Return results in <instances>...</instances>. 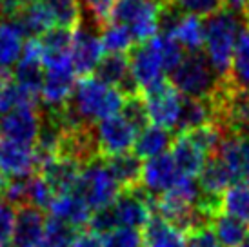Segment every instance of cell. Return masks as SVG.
<instances>
[{"label": "cell", "mask_w": 249, "mask_h": 247, "mask_svg": "<svg viewBox=\"0 0 249 247\" xmlns=\"http://www.w3.org/2000/svg\"><path fill=\"white\" fill-rule=\"evenodd\" d=\"M182 178L184 176L180 175L169 153L145 160V164L142 165V187L153 196H160L173 189Z\"/></svg>", "instance_id": "14"}, {"label": "cell", "mask_w": 249, "mask_h": 247, "mask_svg": "<svg viewBox=\"0 0 249 247\" xmlns=\"http://www.w3.org/2000/svg\"><path fill=\"white\" fill-rule=\"evenodd\" d=\"M15 214H17L15 207L0 198V246H6L13 236Z\"/></svg>", "instance_id": "37"}, {"label": "cell", "mask_w": 249, "mask_h": 247, "mask_svg": "<svg viewBox=\"0 0 249 247\" xmlns=\"http://www.w3.org/2000/svg\"><path fill=\"white\" fill-rule=\"evenodd\" d=\"M0 171L4 176L18 178L31 176L36 171L35 147L24 144H17L11 140H0Z\"/></svg>", "instance_id": "15"}, {"label": "cell", "mask_w": 249, "mask_h": 247, "mask_svg": "<svg viewBox=\"0 0 249 247\" xmlns=\"http://www.w3.org/2000/svg\"><path fill=\"white\" fill-rule=\"evenodd\" d=\"M75 69H53L44 71V80L40 86L42 104L49 109V113L62 111L70 104L73 91L76 88Z\"/></svg>", "instance_id": "13"}, {"label": "cell", "mask_w": 249, "mask_h": 247, "mask_svg": "<svg viewBox=\"0 0 249 247\" xmlns=\"http://www.w3.org/2000/svg\"><path fill=\"white\" fill-rule=\"evenodd\" d=\"M95 73L102 82L131 96L133 82L131 73H129V58L125 55H106Z\"/></svg>", "instance_id": "23"}, {"label": "cell", "mask_w": 249, "mask_h": 247, "mask_svg": "<svg viewBox=\"0 0 249 247\" xmlns=\"http://www.w3.org/2000/svg\"><path fill=\"white\" fill-rule=\"evenodd\" d=\"M244 29H246L244 17L233 9H222L216 15L209 17L206 22L204 56L220 80L229 78L233 56Z\"/></svg>", "instance_id": "3"}, {"label": "cell", "mask_w": 249, "mask_h": 247, "mask_svg": "<svg viewBox=\"0 0 249 247\" xmlns=\"http://www.w3.org/2000/svg\"><path fill=\"white\" fill-rule=\"evenodd\" d=\"M48 7L55 29L73 31L82 24V4L80 0H42Z\"/></svg>", "instance_id": "29"}, {"label": "cell", "mask_w": 249, "mask_h": 247, "mask_svg": "<svg viewBox=\"0 0 249 247\" xmlns=\"http://www.w3.org/2000/svg\"><path fill=\"white\" fill-rule=\"evenodd\" d=\"M73 191L78 196H82L84 202L91 207V211H100L115 204V200L120 194V187L111 176L104 158H97L82 167Z\"/></svg>", "instance_id": "6"}, {"label": "cell", "mask_w": 249, "mask_h": 247, "mask_svg": "<svg viewBox=\"0 0 249 247\" xmlns=\"http://www.w3.org/2000/svg\"><path fill=\"white\" fill-rule=\"evenodd\" d=\"M173 140L175 138L171 135V131L157 127V125H145L137 137L135 155L139 158H145V160L166 155L171 149Z\"/></svg>", "instance_id": "25"}, {"label": "cell", "mask_w": 249, "mask_h": 247, "mask_svg": "<svg viewBox=\"0 0 249 247\" xmlns=\"http://www.w3.org/2000/svg\"><path fill=\"white\" fill-rule=\"evenodd\" d=\"M120 191H131L142 185V162L135 153H124L104 160Z\"/></svg>", "instance_id": "21"}, {"label": "cell", "mask_w": 249, "mask_h": 247, "mask_svg": "<svg viewBox=\"0 0 249 247\" xmlns=\"http://www.w3.org/2000/svg\"><path fill=\"white\" fill-rule=\"evenodd\" d=\"M140 129L120 111L118 115L98 122L93 129V138L100 158H111L129 153L135 147Z\"/></svg>", "instance_id": "7"}, {"label": "cell", "mask_w": 249, "mask_h": 247, "mask_svg": "<svg viewBox=\"0 0 249 247\" xmlns=\"http://www.w3.org/2000/svg\"><path fill=\"white\" fill-rule=\"evenodd\" d=\"M142 106L145 117L151 125L162 129H177L180 122V113L184 106V96L175 89L171 84H160L153 89L142 93Z\"/></svg>", "instance_id": "8"}, {"label": "cell", "mask_w": 249, "mask_h": 247, "mask_svg": "<svg viewBox=\"0 0 249 247\" xmlns=\"http://www.w3.org/2000/svg\"><path fill=\"white\" fill-rule=\"evenodd\" d=\"M4 184H6V176H4L2 171H0V193H2V189H4Z\"/></svg>", "instance_id": "45"}, {"label": "cell", "mask_w": 249, "mask_h": 247, "mask_svg": "<svg viewBox=\"0 0 249 247\" xmlns=\"http://www.w3.org/2000/svg\"><path fill=\"white\" fill-rule=\"evenodd\" d=\"M171 86L182 96L187 98H213L220 89L222 80L206 60V56L198 53L184 55L180 64L171 71Z\"/></svg>", "instance_id": "5"}, {"label": "cell", "mask_w": 249, "mask_h": 247, "mask_svg": "<svg viewBox=\"0 0 249 247\" xmlns=\"http://www.w3.org/2000/svg\"><path fill=\"white\" fill-rule=\"evenodd\" d=\"M211 231L220 247H240L248 236V227L226 213H218L211 220Z\"/></svg>", "instance_id": "28"}, {"label": "cell", "mask_w": 249, "mask_h": 247, "mask_svg": "<svg viewBox=\"0 0 249 247\" xmlns=\"http://www.w3.org/2000/svg\"><path fill=\"white\" fill-rule=\"evenodd\" d=\"M167 0H117L106 22H117L129 29L135 42H147L159 35Z\"/></svg>", "instance_id": "4"}, {"label": "cell", "mask_w": 249, "mask_h": 247, "mask_svg": "<svg viewBox=\"0 0 249 247\" xmlns=\"http://www.w3.org/2000/svg\"><path fill=\"white\" fill-rule=\"evenodd\" d=\"M187 236V247H220L218 240L214 238L211 227H202L193 233L186 234Z\"/></svg>", "instance_id": "38"}, {"label": "cell", "mask_w": 249, "mask_h": 247, "mask_svg": "<svg viewBox=\"0 0 249 247\" xmlns=\"http://www.w3.org/2000/svg\"><path fill=\"white\" fill-rule=\"evenodd\" d=\"M222 213L229 214L249 227V180L229 185L220 198Z\"/></svg>", "instance_id": "27"}, {"label": "cell", "mask_w": 249, "mask_h": 247, "mask_svg": "<svg viewBox=\"0 0 249 247\" xmlns=\"http://www.w3.org/2000/svg\"><path fill=\"white\" fill-rule=\"evenodd\" d=\"M162 33L169 35L182 49L198 53L204 49L206 22L195 15L182 13L173 4H166L162 13Z\"/></svg>", "instance_id": "9"}, {"label": "cell", "mask_w": 249, "mask_h": 247, "mask_svg": "<svg viewBox=\"0 0 249 247\" xmlns=\"http://www.w3.org/2000/svg\"><path fill=\"white\" fill-rule=\"evenodd\" d=\"M15 227H13V242L15 247H31L42 240L44 229H46V216L44 211L33 206H22L15 209Z\"/></svg>", "instance_id": "17"}, {"label": "cell", "mask_w": 249, "mask_h": 247, "mask_svg": "<svg viewBox=\"0 0 249 247\" xmlns=\"http://www.w3.org/2000/svg\"><path fill=\"white\" fill-rule=\"evenodd\" d=\"M102 246L104 247H144L142 234L137 229H127V227H118L102 236Z\"/></svg>", "instance_id": "36"}, {"label": "cell", "mask_w": 249, "mask_h": 247, "mask_svg": "<svg viewBox=\"0 0 249 247\" xmlns=\"http://www.w3.org/2000/svg\"><path fill=\"white\" fill-rule=\"evenodd\" d=\"M226 4L229 6V9H233V11H248L249 9V0H226Z\"/></svg>", "instance_id": "42"}, {"label": "cell", "mask_w": 249, "mask_h": 247, "mask_svg": "<svg viewBox=\"0 0 249 247\" xmlns=\"http://www.w3.org/2000/svg\"><path fill=\"white\" fill-rule=\"evenodd\" d=\"M26 33L15 18H0V69L9 71L22 56Z\"/></svg>", "instance_id": "20"}, {"label": "cell", "mask_w": 249, "mask_h": 247, "mask_svg": "<svg viewBox=\"0 0 249 247\" xmlns=\"http://www.w3.org/2000/svg\"><path fill=\"white\" fill-rule=\"evenodd\" d=\"M106 51L100 40V33L91 26L80 24L73 29L71 36V64L76 75L91 76L100 62L104 60Z\"/></svg>", "instance_id": "10"}, {"label": "cell", "mask_w": 249, "mask_h": 247, "mask_svg": "<svg viewBox=\"0 0 249 247\" xmlns=\"http://www.w3.org/2000/svg\"><path fill=\"white\" fill-rule=\"evenodd\" d=\"M71 247H104V246H102V238L97 233L86 229V231H80V233L76 234V238L73 240Z\"/></svg>", "instance_id": "40"}, {"label": "cell", "mask_w": 249, "mask_h": 247, "mask_svg": "<svg viewBox=\"0 0 249 247\" xmlns=\"http://www.w3.org/2000/svg\"><path fill=\"white\" fill-rule=\"evenodd\" d=\"M76 234L78 233H76L75 227L68 226V224L51 216V218L46 220V229H44L42 238L53 247H71Z\"/></svg>", "instance_id": "33"}, {"label": "cell", "mask_w": 249, "mask_h": 247, "mask_svg": "<svg viewBox=\"0 0 249 247\" xmlns=\"http://www.w3.org/2000/svg\"><path fill=\"white\" fill-rule=\"evenodd\" d=\"M144 247H187V236L167 224L159 214H153L142 233Z\"/></svg>", "instance_id": "22"}, {"label": "cell", "mask_w": 249, "mask_h": 247, "mask_svg": "<svg viewBox=\"0 0 249 247\" xmlns=\"http://www.w3.org/2000/svg\"><path fill=\"white\" fill-rule=\"evenodd\" d=\"M38 171H40L42 178L46 180V184L51 187V191L55 193V196H58V194H66L75 189L80 171H82V165L71 158L58 155L46 162Z\"/></svg>", "instance_id": "16"}, {"label": "cell", "mask_w": 249, "mask_h": 247, "mask_svg": "<svg viewBox=\"0 0 249 247\" xmlns=\"http://www.w3.org/2000/svg\"><path fill=\"white\" fill-rule=\"evenodd\" d=\"M127 95L111 88L97 76H84L76 84L70 104L64 107L66 118L76 127L97 125L106 118L118 115L124 107Z\"/></svg>", "instance_id": "1"}, {"label": "cell", "mask_w": 249, "mask_h": 247, "mask_svg": "<svg viewBox=\"0 0 249 247\" xmlns=\"http://www.w3.org/2000/svg\"><path fill=\"white\" fill-rule=\"evenodd\" d=\"M0 247H11V246H9V244H6V246H0Z\"/></svg>", "instance_id": "47"}, {"label": "cell", "mask_w": 249, "mask_h": 247, "mask_svg": "<svg viewBox=\"0 0 249 247\" xmlns=\"http://www.w3.org/2000/svg\"><path fill=\"white\" fill-rule=\"evenodd\" d=\"M55 198V193L46 184V180L40 175H33L29 180V194H28V206H33L36 209H49L51 202Z\"/></svg>", "instance_id": "35"}, {"label": "cell", "mask_w": 249, "mask_h": 247, "mask_svg": "<svg viewBox=\"0 0 249 247\" xmlns=\"http://www.w3.org/2000/svg\"><path fill=\"white\" fill-rule=\"evenodd\" d=\"M100 40L107 55H125L135 44L129 29L117 22H106L104 28L100 29Z\"/></svg>", "instance_id": "31"}, {"label": "cell", "mask_w": 249, "mask_h": 247, "mask_svg": "<svg viewBox=\"0 0 249 247\" xmlns=\"http://www.w3.org/2000/svg\"><path fill=\"white\" fill-rule=\"evenodd\" d=\"M184 58V49L166 33H159L151 40L133 49L129 56V73L135 89L142 93L166 82V73H171Z\"/></svg>", "instance_id": "2"}, {"label": "cell", "mask_w": 249, "mask_h": 247, "mask_svg": "<svg viewBox=\"0 0 249 247\" xmlns=\"http://www.w3.org/2000/svg\"><path fill=\"white\" fill-rule=\"evenodd\" d=\"M244 24H246V31L249 33V9L244 13Z\"/></svg>", "instance_id": "44"}, {"label": "cell", "mask_w": 249, "mask_h": 247, "mask_svg": "<svg viewBox=\"0 0 249 247\" xmlns=\"http://www.w3.org/2000/svg\"><path fill=\"white\" fill-rule=\"evenodd\" d=\"M42 122L44 120L36 113L35 106H22V107H15L2 115L0 133L4 135L6 140L33 147L40 135Z\"/></svg>", "instance_id": "12"}, {"label": "cell", "mask_w": 249, "mask_h": 247, "mask_svg": "<svg viewBox=\"0 0 249 247\" xmlns=\"http://www.w3.org/2000/svg\"><path fill=\"white\" fill-rule=\"evenodd\" d=\"M171 4L182 13L195 15L198 18H204V17L209 18L224 9L226 0H171Z\"/></svg>", "instance_id": "34"}, {"label": "cell", "mask_w": 249, "mask_h": 247, "mask_svg": "<svg viewBox=\"0 0 249 247\" xmlns=\"http://www.w3.org/2000/svg\"><path fill=\"white\" fill-rule=\"evenodd\" d=\"M240 247H249V234L246 236V240H244V244Z\"/></svg>", "instance_id": "46"}, {"label": "cell", "mask_w": 249, "mask_h": 247, "mask_svg": "<svg viewBox=\"0 0 249 247\" xmlns=\"http://www.w3.org/2000/svg\"><path fill=\"white\" fill-rule=\"evenodd\" d=\"M31 247H53V246H51V244H48V242H46L44 238H42L40 242H36L35 246H31Z\"/></svg>", "instance_id": "43"}, {"label": "cell", "mask_w": 249, "mask_h": 247, "mask_svg": "<svg viewBox=\"0 0 249 247\" xmlns=\"http://www.w3.org/2000/svg\"><path fill=\"white\" fill-rule=\"evenodd\" d=\"M229 185H233V182H231L229 175L226 173V169L220 165V162L214 157L208 158L204 169L198 175V187H200L202 194L220 198Z\"/></svg>", "instance_id": "30"}, {"label": "cell", "mask_w": 249, "mask_h": 247, "mask_svg": "<svg viewBox=\"0 0 249 247\" xmlns=\"http://www.w3.org/2000/svg\"><path fill=\"white\" fill-rule=\"evenodd\" d=\"M216 124V106L213 98L198 100V98H184L182 113H180V122L177 129L180 133H187L196 127Z\"/></svg>", "instance_id": "24"}, {"label": "cell", "mask_w": 249, "mask_h": 247, "mask_svg": "<svg viewBox=\"0 0 249 247\" xmlns=\"http://www.w3.org/2000/svg\"><path fill=\"white\" fill-rule=\"evenodd\" d=\"M49 211L53 214V218L60 220V222L75 227V229L76 227L89 226L91 214H93L91 207L75 191L55 196L51 206H49Z\"/></svg>", "instance_id": "19"}, {"label": "cell", "mask_w": 249, "mask_h": 247, "mask_svg": "<svg viewBox=\"0 0 249 247\" xmlns=\"http://www.w3.org/2000/svg\"><path fill=\"white\" fill-rule=\"evenodd\" d=\"M13 18L22 28V31L29 35V36H42L48 31H51V29H55L53 20H51V15H49L48 7H46V4L42 0L22 7Z\"/></svg>", "instance_id": "26"}, {"label": "cell", "mask_w": 249, "mask_h": 247, "mask_svg": "<svg viewBox=\"0 0 249 247\" xmlns=\"http://www.w3.org/2000/svg\"><path fill=\"white\" fill-rule=\"evenodd\" d=\"M248 100H249V91H248Z\"/></svg>", "instance_id": "48"}, {"label": "cell", "mask_w": 249, "mask_h": 247, "mask_svg": "<svg viewBox=\"0 0 249 247\" xmlns=\"http://www.w3.org/2000/svg\"><path fill=\"white\" fill-rule=\"evenodd\" d=\"M213 157L226 169L233 184L249 180V135L224 133V138Z\"/></svg>", "instance_id": "11"}, {"label": "cell", "mask_w": 249, "mask_h": 247, "mask_svg": "<svg viewBox=\"0 0 249 247\" xmlns=\"http://www.w3.org/2000/svg\"><path fill=\"white\" fill-rule=\"evenodd\" d=\"M229 80L236 84L238 88H249V33L244 29L238 46H236L235 56H233V66L229 73Z\"/></svg>", "instance_id": "32"}, {"label": "cell", "mask_w": 249, "mask_h": 247, "mask_svg": "<svg viewBox=\"0 0 249 247\" xmlns=\"http://www.w3.org/2000/svg\"><path fill=\"white\" fill-rule=\"evenodd\" d=\"M115 2H117V0H84L86 7L89 9L91 15H93L98 22H106L107 13H109V9L113 7Z\"/></svg>", "instance_id": "39"}, {"label": "cell", "mask_w": 249, "mask_h": 247, "mask_svg": "<svg viewBox=\"0 0 249 247\" xmlns=\"http://www.w3.org/2000/svg\"><path fill=\"white\" fill-rule=\"evenodd\" d=\"M13 86V75L9 71H4L0 69V102L4 100V96L7 95V91L11 89Z\"/></svg>", "instance_id": "41"}, {"label": "cell", "mask_w": 249, "mask_h": 247, "mask_svg": "<svg viewBox=\"0 0 249 247\" xmlns=\"http://www.w3.org/2000/svg\"><path fill=\"white\" fill-rule=\"evenodd\" d=\"M169 155L175 160L180 175L186 176V178H196L209 158L191 140V137L187 133H180L178 137L175 138L171 149H169Z\"/></svg>", "instance_id": "18"}]
</instances>
